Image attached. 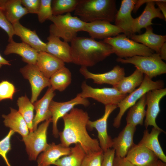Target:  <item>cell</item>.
<instances>
[{
	"mask_svg": "<svg viewBox=\"0 0 166 166\" xmlns=\"http://www.w3.org/2000/svg\"><path fill=\"white\" fill-rule=\"evenodd\" d=\"M48 20L53 23L49 26V35L61 38L68 42L77 37L78 32L83 31L86 23L70 13L52 15Z\"/></svg>",
	"mask_w": 166,
	"mask_h": 166,
	"instance_id": "cell-4",
	"label": "cell"
},
{
	"mask_svg": "<svg viewBox=\"0 0 166 166\" xmlns=\"http://www.w3.org/2000/svg\"><path fill=\"white\" fill-rule=\"evenodd\" d=\"M116 61L122 64L133 65L151 79L166 73V64L159 53H154L149 56H136L125 58L118 57Z\"/></svg>",
	"mask_w": 166,
	"mask_h": 166,
	"instance_id": "cell-6",
	"label": "cell"
},
{
	"mask_svg": "<svg viewBox=\"0 0 166 166\" xmlns=\"http://www.w3.org/2000/svg\"><path fill=\"white\" fill-rule=\"evenodd\" d=\"M155 3L158 6L166 21V1L158 0L155 2Z\"/></svg>",
	"mask_w": 166,
	"mask_h": 166,
	"instance_id": "cell-44",
	"label": "cell"
},
{
	"mask_svg": "<svg viewBox=\"0 0 166 166\" xmlns=\"http://www.w3.org/2000/svg\"><path fill=\"white\" fill-rule=\"evenodd\" d=\"M143 34L136 35L133 34L128 38L138 43H140L150 48L156 53H159L162 45L165 42L166 36L156 34L153 32V28L149 26L146 28Z\"/></svg>",
	"mask_w": 166,
	"mask_h": 166,
	"instance_id": "cell-26",
	"label": "cell"
},
{
	"mask_svg": "<svg viewBox=\"0 0 166 166\" xmlns=\"http://www.w3.org/2000/svg\"><path fill=\"white\" fill-rule=\"evenodd\" d=\"M2 9L12 24L19 21L22 17L29 13L22 5L21 0H6Z\"/></svg>",
	"mask_w": 166,
	"mask_h": 166,
	"instance_id": "cell-31",
	"label": "cell"
},
{
	"mask_svg": "<svg viewBox=\"0 0 166 166\" xmlns=\"http://www.w3.org/2000/svg\"><path fill=\"white\" fill-rule=\"evenodd\" d=\"M71 43L72 63L81 66H93L113 53L110 45L91 37L77 36Z\"/></svg>",
	"mask_w": 166,
	"mask_h": 166,
	"instance_id": "cell-2",
	"label": "cell"
},
{
	"mask_svg": "<svg viewBox=\"0 0 166 166\" xmlns=\"http://www.w3.org/2000/svg\"><path fill=\"white\" fill-rule=\"evenodd\" d=\"M0 28L5 31L7 34L9 42L14 40L13 37L15 34L13 25L8 20L4 12L0 8Z\"/></svg>",
	"mask_w": 166,
	"mask_h": 166,
	"instance_id": "cell-40",
	"label": "cell"
},
{
	"mask_svg": "<svg viewBox=\"0 0 166 166\" xmlns=\"http://www.w3.org/2000/svg\"><path fill=\"white\" fill-rule=\"evenodd\" d=\"M39 52L23 42L18 43L14 40L9 42L4 51L5 55L11 54L20 56L22 60L29 64L36 65Z\"/></svg>",
	"mask_w": 166,
	"mask_h": 166,
	"instance_id": "cell-23",
	"label": "cell"
},
{
	"mask_svg": "<svg viewBox=\"0 0 166 166\" xmlns=\"http://www.w3.org/2000/svg\"><path fill=\"white\" fill-rule=\"evenodd\" d=\"M17 104L18 107V111L26 122L29 132H33V123L34 109L33 103L25 95L18 98Z\"/></svg>",
	"mask_w": 166,
	"mask_h": 166,
	"instance_id": "cell-34",
	"label": "cell"
},
{
	"mask_svg": "<svg viewBox=\"0 0 166 166\" xmlns=\"http://www.w3.org/2000/svg\"><path fill=\"white\" fill-rule=\"evenodd\" d=\"M63 131L59 133L61 144L66 147L73 144H79L86 154L103 151L99 141L92 138L87 130L89 117L87 112L74 108L62 117Z\"/></svg>",
	"mask_w": 166,
	"mask_h": 166,
	"instance_id": "cell-1",
	"label": "cell"
},
{
	"mask_svg": "<svg viewBox=\"0 0 166 166\" xmlns=\"http://www.w3.org/2000/svg\"><path fill=\"white\" fill-rule=\"evenodd\" d=\"M2 117L4 119L5 125L19 134L22 137L29 134V131L27 124L18 111L10 108V113L7 115L3 114Z\"/></svg>",
	"mask_w": 166,
	"mask_h": 166,
	"instance_id": "cell-28",
	"label": "cell"
},
{
	"mask_svg": "<svg viewBox=\"0 0 166 166\" xmlns=\"http://www.w3.org/2000/svg\"><path fill=\"white\" fill-rule=\"evenodd\" d=\"M79 72L85 79H92L94 83L99 85L108 84L113 86L117 85L125 75L124 68L118 65L115 66L110 71L102 73H92L87 67L84 66H81Z\"/></svg>",
	"mask_w": 166,
	"mask_h": 166,
	"instance_id": "cell-15",
	"label": "cell"
},
{
	"mask_svg": "<svg viewBox=\"0 0 166 166\" xmlns=\"http://www.w3.org/2000/svg\"><path fill=\"white\" fill-rule=\"evenodd\" d=\"M117 107L115 105H105L104 114L102 117L94 121L89 120L87 123V127L97 130L100 146L103 152L112 148V139L108 134L107 121L110 114Z\"/></svg>",
	"mask_w": 166,
	"mask_h": 166,
	"instance_id": "cell-14",
	"label": "cell"
},
{
	"mask_svg": "<svg viewBox=\"0 0 166 166\" xmlns=\"http://www.w3.org/2000/svg\"><path fill=\"white\" fill-rule=\"evenodd\" d=\"M115 151L113 149H109L104 152L103 160L101 166H113L115 157Z\"/></svg>",
	"mask_w": 166,
	"mask_h": 166,
	"instance_id": "cell-42",
	"label": "cell"
},
{
	"mask_svg": "<svg viewBox=\"0 0 166 166\" xmlns=\"http://www.w3.org/2000/svg\"><path fill=\"white\" fill-rule=\"evenodd\" d=\"M136 0H123L121 6L117 13L115 19V25L121 28L124 33L129 38L133 34L132 25L134 18L131 15Z\"/></svg>",
	"mask_w": 166,
	"mask_h": 166,
	"instance_id": "cell-17",
	"label": "cell"
},
{
	"mask_svg": "<svg viewBox=\"0 0 166 166\" xmlns=\"http://www.w3.org/2000/svg\"><path fill=\"white\" fill-rule=\"evenodd\" d=\"M117 10L114 0H79L74 14L85 23L114 22Z\"/></svg>",
	"mask_w": 166,
	"mask_h": 166,
	"instance_id": "cell-3",
	"label": "cell"
},
{
	"mask_svg": "<svg viewBox=\"0 0 166 166\" xmlns=\"http://www.w3.org/2000/svg\"><path fill=\"white\" fill-rule=\"evenodd\" d=\"M103 155V151L86 154L81 166H101Z\"/></svg>",
	"mask_w": 166,
	"mask_h": 166,
	"instance_id": "cell-37",
	"label": "cell"
},
{
	"mask_svg": "<svg viewBox=\"0 0 166 166\" xmlns=\"http://www.w3.org/2000/svg\"><path fill=\"white\" fill-rule=\"evenodd\" d=\"M6 0H0V8L2 9L4 6Z\"/></svg>",
	"mask_w": 166,
	"mask_h": 166,
	"instance_id": "cell-47",
	"label": "cell"
},
{
	"mask_svg": "<svg viewBox=\"0 0 166 166\" xmlns=\"http://www.w3.org/2000/svg\"><path fill=\"white\" fill-rule=\"evenodd\" d=\"M45 52L49 53L64 63H72L70 45L60 38L49 35L47 38Z\"/></svg>",
	"mask_w": 166,
	"mask_h": 166,
	"instance_id": "cell-22",
	"label": "cell"
},
{
	"mask_svg": "<svg viewBox=\"0 0 166 166\" xmlns=\"http://www.w3.org/2000/svg\"><path fill=\"white\" fill-rule=\"evenodd\" d=\"M22 4L29 13L37 14L41 3V0H21Z\"/></svg>",
	"mask_w": 166,
	"mask_h": 166,
	"instance_id": "cell-41",
	"label": "cell"
},
{
	"mask_svg": "<svg viewBox=\"0 0 166 166\" xmlns=\"http://www.w3.org/2000/svg\"><path fill=\"white\" fill-rule=\"evenodd\" d=\"M52 118L42 123L35 131L22 137L26 150L30 160H35L39 154L45 150L49 144L47 141V130Z\"/></svg>",
	"mask_w": 166,
	"mask_h": 166,
	"instance_id": "cell-8",
	"label": "cell"
},
{
	"mask_svg": "<svg viewBox=\"0 0 166 166\" xmlns=\"http://www.w3.org/2000/svg\"><path fill=\"white\" fill-rule=\"evenodd\" d=\"M161 131L153 127L150 133L148 129L143 132L142 139L139 143L153 152L159 159L166 163V156L164 154L158 140V136Z\"/></svg>",
	"mask_w": 166,
	"mask_h": 166,
	"instance_id": "cell-27",
	"label": "cell"
},
{
	"mask_svg": "<svg viewBox=\"0 0 166 166\" xmlns=\"http://www.w3.org/2000/svg\"><path fill=\"white\" fill-rule=\"evenodd\" d=\"M83 31L88 33L94 39H103L114 37L123 30L119 27L105 21H97L86 23Z\"/></svg>",
	"mask_w": 166,
	"mask_h": 166,
	"instance_id": "cell-16",
	"label": "cell"
},
{
	"mask_svg": "<svg viewBox=\"0 0 166 166\" xmlns=\"http://www.w3.org/2000/svg\"><path fill=\"white\" fill-rule=\"evenodd\" d=\"M81 88L82 91L79 93L81 97L92 98L105 105H117L128 95L122 94L113 87L94 88L88 85L85 81L81 83Z\"/></svg>",
	"mask_w": 166,
	"mask_h": 166,
	"instance_id": "cell-9",
	"label": "cell"
},
{
	"mask_svg": "<svg viewBox=\"0 0 166 166\" xmlns=\"http://www.w3.org/2000/svg\"><path fill=\"white\" fill-rule=\"evenodd\" d=\"M103 41L110 45L113 53L121 58L136 56H149L154 53L144 45L129 39L124 34L106 38Z\"/></svg>",
	"mask_w": 166,
	"mask_h": 166,
	"instance_id": "cell-5",
	"label": "cell"
},
{
	"mask_svg": "<svg viewBox=\"0 0 166 166\" xmlns=\"http://www.w3.org/2000/svg\"><path fill=\"white\" fill-rule=\"evenodd\" d=\"M136 126L127 124L118 136L112 139V147L115 151L116 156L125 157L128 152L135 144L133 136Z\"/></svg>",
	"mask_w": 166,
	"mask_h": 166,
	"instance_id": "cell-18",
	"label": "cell"
},
{
	"mask_svg": "<svg viewBox=\"0 0 166 166\" xmlns=\"http://www.w3.org/2000/svg\"><path fill=\"white\" fill-rule=\"evenodd\" d=\"M162 60H166V43L165 42L161 47L159 53Z\"/></svg>",
	"mask_w": 166,
	"mask_h": 166,
	"instance_id": "cell-45",
	"label": "cell"
},
{
	"mask_svg": "<svg viewBox=\"0 0 166 166\" xmlns=\"http://www.w3.org/2000/svg\"><path fill=\"white\" fill-rule=\"evenodd\" d=\"M86 153L80 146L75 144L71 148L69 154L58 159L54 163L57 166H81Z\"/></svg>",
	"mask_w": 166,
	"mask_h": 166,
	"instance_id": "cell-32",
	"label": "cell"
},
{
	"mask_svg": "<svg viewBox=\"0 0 166 166\" xmlns=\"http://www.w3.org/2000/svg\"><path fill=\"white\" fill-rule=\"evenodd\" d=\"M125 158L136 166H166L153 152L139 143L132 146Z\"/></svg>",
	"mask_w": 166,
	"mask_h": 166,
	"instance_id": "cell-12",
	"label": "cell"
},
{
	"mask_svg": "<svg viewBox=\"0 0 166 166\" xmlns=\"http://www.w3.org/2000/svg\"><path fill=\"white\" fill-rule=\"evenodd\" d=\"M12 25L15 35L19 37L22 42L28 45L39 52H45L46 43L40 39L35 30H31L24 26L19 21Z\"/></svg>",
	"mask_w": 166,
	"mask_h": 166,
	"instance_id": "cell-25",
	"label": "cell"
},
{
	"mask_svg": "<svg viewBox=\"0 0 166 166\" xmlns=\"http://www.w3.org/2000/svg\"><path fill=\"white\" fill-rule=\"evenodd\" d=\"M158 0H151L146 3V6L142 14L138 17L134 19L132 25L133 34L140 33L141 29L146 28L153 23L152 19L155 18L164 20L165 18L159 9L155 6V2Z\"/></svg>",
	"mask_w": 166,
	"mask_h": 166,
	"instance_id": "cell-19",
	"label": "cell"
},
{
	"mask_svg": "<svg viewBox=\"0 0 166 166\" xmlns=\"http://www.w3.org/2000/svg\"><path fill=\"white\" fill-rule=\"evenodd\" d=\"M54 91L51 86L49 87L42 97L33 103L36 112L33 121V132L37 129L38 125L40 122L51 118V113L49 107L55 95Z\"/></svg>",
	"mask_w": 166,
	"mask_h": 166,
	"instance_id": "cell-20",
	"label": "cell"
},
{
	"mask_svg": "<svg viewBox=\"0 0 166 166\" xmlns=\"http://www.w3.org/2000/svg\"><path fill=\"white\" fill-rule=\"evenodd\" d=\"M16 91L12 83L7 80L2 81L0 82V102L6 99L13 100Z\"/></svg>",
	"mask_w": 166,
	"mask_h": 166,
	"instance_id": "cell-38",
	"label": "cell"
},
{
	"mask_svg": "<svg viewBox=\"0 0 166 166\" xmlns=\"http://www.w3.org/2000/svg\"><path fill=\"white\" fill-rule=\"evenodd\" d=\"M79 0H53L51 7L53 15H63L74 11Z\"/></svg>",
	"mask_w": 166,
	"mask_h": 166,
	"instance_id": "cell-35",
	"label": "cell"
},
{
	"mask_svg": "<svg viewBox=\"0 0 166 166\" xmlns=\"http://www.w3.org/2000/svg\"><path fill=\"white\" fill-rule=\"evenodd\" d=\"M3 65H11L10 61L4 58L0 54V68Z\"/></svg>",
	"mask_w": 166,
	"mask_h": 166,
	"instance_id": "cell-46",
	"label": "cell"
},
{
	"mask_svg": "<svg viewBox=\"0 0 166 166\" xmlns=\"http://www.w3.org/2000/svg\"><path fill=\"white\" fill-rule=\"evenodd\" d=\"M51 0H41L38 15V21L41 23L48 20L53 15Z\"/></svg>",
	"mask_w": 166,
	"mask_h": 166,
	"instance_id": "cell-36",
	"label": "cell"
},
{
	"mask_svg": "<svg viewBox=\"0 0 166 166\" xmlns=\"http://www.w3.org/2000/svg\"><path fill=\"white\" fill-rule=\"evenodd\" d=\"M72 74L69 69L64 66L55 73L49 78L51 86L55 90H65L71 84Z\"/></svg>",
	"mask_w": 166,
	"mask_h": 166,
	"instance_id": "cell-33",
	"label": "cell"
},
{
	"mask_svg": "<svg viewBox=\"0 0 166 166\" xmlns=\"http://www.w3.org/2000/svg\"><path fill=\"white\" fill-rule=\"evenodd\" d=\"M71 148L66 147L61 143H54L49 144L47 148L38 157V166H50L61 157L70 153Z\"/></svg>",
	"mask_w": 166,
	"mask_h": 166,
	"instance_id": "cell-21",
	"label": "cell"
},
{
	"mask_svg": "<svg viewBox=\"0 0 166 166\" xmlns=\"http://www.w3.org/2000/svg\"><path fill=\"white\" fill-rule=\"evenodd\" d=\"M146 94L143 96L133 106L130 108L126 118L127 124L136 126L143 124L144 119L146 116Z\"/></svg>",
	"mask_w": 166,
	"mask_h": 166,
	"instance_id": "cell-30",
	"label": "cell"
},
{
	"mask_svg": "<svg viewBox=\"0 0 166 166\" xmlns=\"http://www.w3.org/2000/svg\"><path fill=\"white\" fill-rule=\"evenodd\" d=\"M20 71L30 83L32 91L30 101L33 103L37 101L38 97L44 88L51 86L49 79L44 75L36 65L27 64L21 68Z\"/></svg>",
	"mask_w": 166,
	"mask_h": 166,
	"instance_id": "cell-11",
	"label": "cell"
},
{
	"mask_svg": "<svg viewBox=\"0 0 166 166\" xmlns=\"http://www.w3.org/2000/svg\"><path fill=\"white\" fill-rule=\"evenodd\" d=\"M113 166H136L125 157L116 156L114 157Z\"/></svg>",
	"mask_w": 166,
	"mask_h": 166,
	"instance_id": "cell-43",
	"label": "cell"
},
{
	"mask_svg": "<svg viewBox=\"0 0 166 166\" xmlns=\"http://www.w3.org/2000/svg\"><path fill=\"white\" fill-rule=\"evenodd\" d=\"M90 104L87 98L81 97L79 93L75 98L67 101L57 102L52 100L49 104V109L52 115V131L54 137L57 138L59 136L57 124L60 118H62L76 105H81L87 107Z\"/></svg>",
	"mask_w": 166,
	"mask_h": 166,
	"instance_id": "cell-10",
	"label": "cell"
},
{
	"mask_svg": "<svg viewBox=\"0 0 166 166\" xmlns=\"http://www.w3.org/2000/svg\"><path fill=\"white\" fill-rule=\"evenodd\" d=\"M36 65L47 78L49 79L56 71L65 66V63L45 51L39 52Z\"/></svg>",
	"mask_w": 166,
	"mask_h": 166,
	"instance_id": "cell-24",
	"label": "cell"
},
{
	"mask_svg": "<svg viewBox=\"0 0 166 166\" xmlns=\"http://www.w3.org/2000/svg\"><path fill=\"white\" fill-rule=\"evenodd\" d=\"M15 132L10 129L6 136L0 140V156L4 160L7 166H11L7 159V155L11 149L10 139Z\"/></svg>",
	"mask_w": 166,
	"mask_h": 166,
	"instance_id": "cell-39",
	"label": "cell"
},
{
	"mask_svg": "<svg viewBox=\"0 0 166 166\" xmlns=\"http://www.w3.org/2000/svg\"><path fill=\"white\" fill-rule=\"evenodd\" d=\"M144 77V74L136 68L130 76L124 77L117 85L113 87L123 94H128L133 91L142 83Z\"/></svg>",
	"mask_w": 166,
	"mask_h": 166,
	"instance_id": "cell-29",
	"label": "cell"
},
{
	"mask_svg": "<svg viewBox=\"0 0 166 166\" xmlns=\"http://www.w3.org/2000/svg\"><path fill=\"white\" fill-rule=\"evenodd\" d=\"M164 83L163 80H159L154 81L144 75L143 80L138 88L128 95L117 105V107L119 108L120 110L114 119L113 126L117 128L119 127L122 118L125 112L135 104L143 96L150 90L164 88Z\"/></svg>",
	"mask_w": 166,
	"mask_h": 166,
	"instance_id": "cell-7",
	"label": "cell"
},
{
	"mask_svg": "<svg viewBox=\"0 0 166 166\" xmlns=\"http://www.w3.org/2000/svg\"><path fill=\"white\" fill-rule=\"evenodd\" d=\"M166 95V88L150 90L146 94L147 109L144 125L146 129L149 126H152L162 132H164L157 125L156 120L160 111V101Z\"/></svg>",
	"mask_w": 166,
	"mask_h": 166,
	"instance_id": "cell-13",
	"label": "cell"
}]
</instances>
